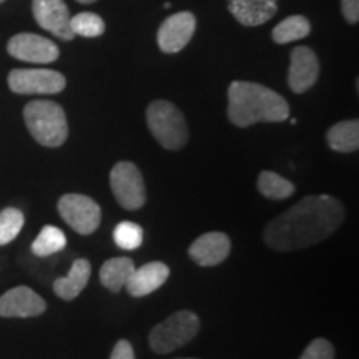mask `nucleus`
<instances>
[{"label":"nucleus","instance_id":"f257e3e1","mask_svg":"<svg viewBox=\"0 0 359 359\" xmlns=\"http://www.w3.org/2000/svg\"><path fill=\"white\" fill-rule=\"evenodd\" d=\"M346 212L338 198L330 195H311L298 201L280 217L273 218L263 231L268 248L296 251L321 243L344 222Z\"/></svg>","mask_w":359,"mask_h":359},{"label":"nucleus","instance_id":"f03ea898","mask_svg":"<svg viewBox=\"0 0 359 359\" xmlns=\"http://www.w3.org/2000/svg\"><path fill=\"white\" fill-rule=\"evenodd\" d=\"M288 116V102L275 90L243 80H235L228 87V118L236 127L246 128L262 122L280 123Z\"/></svg>","mask_w":359,"mask_h":359},{"label":"nucleus","instance_id":"7ed1b4c3","mask_svg":"<svg viewBox=\"0 0 359 359\" xmlns=\"http://www.w3.org/2000/svg\"><path fill=\"white\" fill-rule=\"evenodd\" d=\"M24 118L29 132L40 145L47 148L62 147L69 138V122L64 109L50 100L27 103Z\"/></svg>","mask_w":359,"mask_h":359},{"label":"nucleus","instance_id":"20e7f679","mask_svg":"<svg viewBox=\"0 0 359 359\" xmlns=\"http://www.w3.org/2000/svg\"><path fill=\"white\" fill-rule=\"evenodd\" d=\"M147 123L155 140L167 150H182L188 143L190 132L185 115L172 102H151L147 109Z\"/></svg>","mask_w":359,"mask_h":359},{"label":"nucleus","instance_id":"39448f33","mask_svg":"<svg viewBox=\"0 0 359 359\" xmlns=\"http://www.w3.org/2000/svg\"><path fill=\"white\" fill-rule=\"evenodd\" d=\"M201 321L198 314L180 309L167 320L154 326L148 336V344L155 354H168L183 348L200 333Z\"/></svg>","mask_w":359,"mask_h":359},{"label":"nucleus","instance_id":"423d86ee","mask_svg":"<svg viewBox=\"0 0 359 359\" xmlns=\"http://www.w3.org/2000/svg\"><path fill=\"white\" fill-rule=\"evenodd\" d=\"M110 187L120 206L130 212L147 203V188L142 172L132 161H118L110 172Z\"/></svg>","mask_w":359,"mask_h":359},{"label":"nucleus","instance_id":"0eeeda50","mask_svg":"<svg viewBox=\"0 0 359 359\" xmlns=\"http://www.w3.org/2000/svg\"><path fill=\"white\" fill-rule=\"evenodd\" d=\"M58 213L79 235H92L100 226L102 210L93 198L80 193H67L58 200Z\"/></svg>","mask_w":359,"mask_h":359},{"label":"nucleus","instance_id":"6e6552de","mask_svg":"<svg viewBox=\"0 0 359 359\" xmlns=\"http://www.w3.org/2000/svg\"><path fill=\"white\" fill-rule=\"evenodd\" d=\"M65 85L64 75L50 69H15L8 74V87L19 95H53Z\"/></svg>","mask_w":359,"mask_h":359},{"label":"nucleus","instance_id":"1a4fd4ad","mask_svg":"<svg viewBox=\"0 0 359 359\" xmlns=\"http://www.w3.org/2000/svg\"><path fill=\"white\" fill-rule=\"evenodd\" d=\"M7 52L17 60L29 64H52L60 57L57 45L37 34L13 35L7 43Z\"/></svg>","mask_w":359,"mask_h":359},{"label":"nucleus","instance_id":"9d476101","mask_svg":"<svg viewBox=\"0 0 359 359\" xmlns=\"http://www.w3.org/2000/svg\"><path fill=\"white\" fill-rule=\"evenodd\" d=\"M196 30V17L191 12L173 13L161 22L156 42L163 53H178L187 47Z\"/></svg>","mask_w":359,"mask_h":359},{"label":"nucleus","instance_id":"9b49d317","mask_svg":"<svg viewBox=\"0 0 359 359\" xmlns=\"http://www.w3.org/2000/svg\"><path fill=\"white\" fill-rule=\"evenodd\" d=\"M32 13L37 24L57 39L74 40L75 34L70 27V11L64 0H32Z\"/></svg>","mask_w":359,"mask_h":359},{"label":"nucleus","instance_id":"f8f14e48","mask_svg":"<svg viewBox=\"0 0 359 359\" xmlns=\"http://www.w3.org/2000/svg\"><path fill=\"white\" fill-rule=\"evenodd\" d=\"M320 77V60L309 47L299 45L291 50L288 87L293 93H306Z\"/></svg>","mask_w":359,"mask_h":359},{"label":"nucleus","instance_id":"ddd939ff","mask_svg":"<svg viewBox=\"0 0 359 359\" xmlns=\"http://www.w3.org/2000/svg\"><path fill=\"white\" fill-rule=\"evenodd\" d=\"M231 240L223 231H208L193 241L188 248V257L198 266L212 268L230 257Z\"/></svg>","mask_w":359,"mask_h":359},{"label":"nucleus","instance_id":"4468645a","mask_svg":"<svg viewBox=\"0 0 359 359\" xmlns=\"http://www.w3.org/2000/svg\"><path fill=\"white\" fill-rule=\"evenodd\" d=\"M47 303L29 286H17L0 296L2 318H35L45 313Z\"/></svg>","mask_w":359,"mask_h":359},{"label":"nucleus","instance_id":"2eb2a0df","mask_svg":"<svg viewBox=\"0 0 359 359\" xmlns=\"http://www.w3.org/2000/svg\"><path fill=\"white\" fill-rule=\"evenodd\" d=\"M168 276L170 268L167 264L161 262H151L143 264L140 268H135L133 275L130 276L125 288H127L128 294L133 296V298H143V296L151 294L160 286H163Z\"/></svg>","mask_w":359,"mask_h":359},{"label":"nucleus","instance_id":"dca6fc26","mask_svg":"<svg viewBox=\"0 0 359 359\" xmlns=\"http://www.w3.org/2000/svg\"><path fill=\"white\" fill-rule=\"evenodd\" d=\"M228 11L245 27H257L275 17L276 0H228Z\"/></svg>","mask_w":359,"mask_h":359},{"label":"nucleus","instance_id":"f3484780","mask_svg":"<svg viewBox=\"0 0 359 359\" xmlns=\"http://www.w3.org/2000/svg\"><path fill=\"white\" fill-rule=\"evenodd\" d=\"M90 275H92V264H90L88 259H75L69 275L64 278H57L55 283H53V291L64 302H74L85 290V286L88 285Z\"/></svg>","mask_w":359,"mask_h":359},{"label":"nucleus","instance_id":"a211bd4d","mask_svg":"<svg viewBox=\"0 0 359 359\" xmlns=\"http://www.w3.org/2000/svg\"><path fill=\"white\" fill-rule=\"evenodd\" d=\"M135 268L137 266H135L132 258H111L102 264L98 278H100L102 285L109 291H111V293H120L128 283L130 276L133 275Z\"/></svg>","mask_w":359,"mask_h":359},{"label":"nucleus","instance_id":"6ab92c4d","mask_svg":"<svg viewBox=\"0 0 359 359\" xmlns=\"http://www.w3.org/2000/svg\"><path fill=\"white\" fill-rule=\"evenodd\" d=\"M326 142L338 154H353L359 148V122L343 120L326 132Z\"/></svg>","mask_w":359,"mask_h":359},{"label":"nucleus","instance_id":"aec40b11","mask_svg":"<svg viewBox=\"0 0 359 359\" xmlns=\"http://www.w3.org/2000/svg\"><path fill=\"white\" fill-rule=\"evenodd\" d=\"M311 32V22L304 15H291L281 20L275 29H273L271 37L276 43H290L294 40H302L308 37Z\"/></svg>","mask_w":359,"mask_h":359},{"label":"nucleus","instance_id":"412c9836","mask_svg":"<svg viewBox=\"0 0 359 359\" xmlns=\"http://www.w3.org/2000/svg\"><path fill=\"white\" fill-rule=\"evenodd\" d=\"M67 245V236L65 233L60 230V228L52 226V224H47L40 230L39 236L35 238L32 243V253L35 257H50V255H55L58 251H62Z\"/></svg>","mask_w":359,"mask_h":359},{"label":"nucleus","instance_id":"4be33fe9","mask_svg":"<svg viewBox=\"0 0 359 359\" xmlns=\"http://www.w3.org/2000/svg\"><path fill=\"white\" fill-rule=\"evenodd\" d=\"M258 190L268 200H286L293 195L296 187L290 180L273 172H262L258 177Z\"/></svg>","mask_w":359,"mask_h":359},{"label":"nucleus","instance_id":"5701e85b","mask_svg":"<svg viewBox=\"0 0 359 359\" xmlns=\"http://www.w3.org/2000/svg\"><path fill=\"white\" fill-rule=\"evenodd\" d=\"M70 27L75 35L95 39L105 32V22L95 12H80L70 19Z\"/></svg>","mask_w":359,"mask_h":359},{"label":"nucleus","instance_id":"b1692460","mask_svg":"<svg viewBox=\"0 0 359 359\" xmlns=\"http://www.w3.org/2000/svg\"><path fill=\"white\" fill-rule=\"evenodd\" d=\"M24 213L19 208H6L0 212V246L12 243L24 228Z\"/></svg>","mask_w":359,"mask_h":359},{"label":"nucleus","instance_id":"393cba45","mask_svg":"<svg viewBox=\"0 0 359 359\" xmlns=\"http://www.w3.org/2000/svg\"><path fill=\"white\" fill-rule=\"evenodd\" d=\"M114 240L118 248L137 250L143 243V228L133 222H122L115 226Z\"/></svg>","mask_w":359,"mask_h":359},{"label":"nucleus","instance_id":"a878e982","mask_svg":"<svg viewBox=\"0 0 359 359\" xmlns=\"http://www.w3.org/2000/svg\"><path fill=\"white\" fill-rule=\"evenodd\" d=\"M299 359H334V346L331 344V341L316 338L308 344Z\"/></svg>","mask_w":359,"mask_h":359},{"label":"nucleus","instance_id":"bb28decb","mask_svg":"<svg viewBox=\"0 0 359 359\" xmlns=\"http://www.w3.org/2000/svg\"><path fill=\"white\" fill-rule=\"evenodd\" d=\"M110 359H137L135 358V351L132 343L127 339L116 341V344L111 349Z\"/></svg>","mask_w":359,"mask_h":359},{"label":"nucleus","instance_id":"cd10ccee","mask_svg":"<svg viewBox=\"0 0 359 359\" xmlns=\"http://www.w3.org/2000/svg\"><path fill=\"white\" fill-rule=\"evenodd\" d=\"M341 12L349 24L359 22V0H341Z\"/></svg>","mask_w":359,"mask_h":359},{"label":"nucleus","instance_id":"c85d7f7f","mask_svg":"<svg viewBox=\"0 0 359 359\" xmlns=\"http://www.w3.org/2000/svg\"><path fill=\"white\" fill-rule=\"evenodd\" d=\"M79 4H93V2H97V0H77Z\"/></svg>","mask_w":359,"mask_h":359},{"label":"nucleus","instance_id":"c756f323","mask_svg":"<svg viewBox=\"0 0 359 359\" xmlns=\"http://www.w3.org/2000/svg\"><path fill=\"white\" fill-rule=\"evenodd\" d=\"M175 359H198V358H175Z\"/></svg>","mask_w":359,"mask_h":359},{"label":"nucleus","instance_id":"7c9ffc66","mask_svg":"<svg viewBox=\"0 0 359 359\" xmlns=\"http://www.w3.org/2000/svg\"><path fill=\"white\" fill-rule=\"evenodd\" d=\"M4 2V0H0V4H2Z\"/></svg>","mask_w":359,"mask_h":359}]
</instances>
